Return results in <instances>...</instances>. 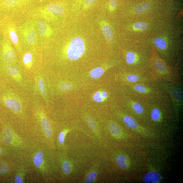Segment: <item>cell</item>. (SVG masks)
Masks as SVG:
<instances>
[{"label": "cell", "mask_w": 183, "mask_h": 183, "mask_svg": "<svg viewBox=\"0 0 183 183\" xmlns=\"http://www.w3.org/2000/svg\"><path fill=\"white\" fill-rule=\"evenodd\" d=\"M85 50L84 42L80 36L76 37L70 42L67 49L68 58L71 61L78 60Z\"/></svg>", "instance_id": "1"}, {"label": "cell", "mask_w": 183, "mask_h": 183, "mask_svg": "<svg viewBox=\"0 0 183 183\" xmlns=\"http://www.w3.org/2000/svg\"><path fill=\"white\" fill-rule=\"evenodd\" d=\"M65 7L62 3H54L50 4L40 10L41 14L44 17L47 15L55 17L62 16L65 13Z\"/></svg>", "instance_id": "2"}, {"label": "cell", "mask_w": 183, "mask_h": 183, "mask_svg": "<svg viewBox=\"0 0 183 183\" xmlns=\"http://www.w3.org/2000/svg\"><path fill=\"white\" fill-rule=\"evenodd\" d=\"M3 100L7 107L13 112L19 113L22 110V105L19 100L16 97L13 96H6L4 97Z\"/></svg>", "instance_id": "3"}, {"label": "cell", "mask_w": 183, "mask_h": 183, "mask_svg": "<svg viewBox=\"0 0 183 183\" xmlns=\"http://www.w3.org/2000/svg\"><path fill=\"white\" fill-rule=\"evenodd\" d=\"M3 57L4 61L7 63L14 62L16 56L14 50L9 43H6L3 47Z\"/></svg>", "instance_id": "4"}, {"label": "cell", "mask_w": 183, "mask_h": 183, "mask_svg": "<svg viewBox=\"0 0 183 183\" xmlns=\"http://www.w3.org/2000/svg\"><path fill=\"white\" fill-rule=\"evenodd\" d=\"M40 116L42 128L45 134L48 137H51L53 135L52 130L49 121L43 113H40Z\"/></svg>", "instance_id": "5"}, {"label": "cell", "mask_w": 183, "mask_h": 183, "mask_svg": "<svg viewBox=\"0 0 183 183\" xmlns=\"http://www.w3.org/2000/svg\"><path fill=\"white\" fill-rule=\"evenodd\" d=\"M24 36L28 44L30 45L35 44L37 40V35L35 29L30 27L24 33Z\"/></svg>", "instance_id": "6"}, {"label": "cell", "mask_w": 183, "mask_h": 183, "mask_svg": "<svg viewBox=\"0 0 183 183\" xmlns=\"http://www.w3.org/2000/svg\"><path fill=\"white\" fill-rule=\"evenodd\" d=\"M6 70L8 73L17 82L20 83L22 81V77L19 70L16 67L8 65L6 66Z\"/></svg>", "instance_id": "7"}, {"label": "cell", "mask_w": 183, "mask_h": 183, "mask_svg": "<svg viewBox=\"0 0 183 183\" xmlns=\"http://www.w3.org/2000/svg\"><path fill=\"white\" fill-rule=\"evenodd\" d=\"M162 177L156 172H149L144 175L143 179L144 182L148 183H157L161 180Z\"/></svg>", "instance_id": "8"}, {"label": "cell", "mask_w": 183, "mask_h": 183, "mask_svg": "<svg viewBox=\"0 0 183 183\" xmlns=\"http://www.w3.org/2000/svg\"><path fill=\"white\" fill-rule=\"evenodd\" d=\"M38 29L40 35L43 37H50L52 33V30L48 24L43 21H41L38 23Z\"/></svg>", "instance_id": "9"}, {"label": "cell", "mask_w": 183, "mask_h": 183, "mask_svg": "<svg viewBox=\"0 0 183 183\" xmlns=\"http://www.w3.org/2000/svg\"><path fill=\"white\" fill-rule=\"evenodd\" d=\"M8 32L10 39L13 42V43L16 46V47L18 48L19 46V38L15 27L12 26L8 28Z\"/></svg>", "instance_id": "10"}, {"label": "cell", "mask_w": 183, "mask_h": 183, "mask_svg": "<svg viewBox=\"0 0 183 183\" xmlns=\"http://www.w3.org/2000/svg\"><path fill=\"white\" fill-rule=\"evenodd\" d=\"M109 128L110 132L114 137L119 138L121 135V130L116 123L115 122L110 123L109 124Z\"/></svg>", "instance_id": "11"}, {"label": "cell", "mask_w": 183, "mask_h": 183, "mask_svg": "<svg viewBox=\"0 0 183 183\" xmlns=\"http://www.w3.org/2000/svg\"><path fill=\"white\" fill-rule=\"evenodd\" d=\"M102 30L105 39L108 41L113 39V33L111 28L108 24H105L102 28Z\"/></svg>", "instance_id": "12"}, {"label": "cell", "mask_w": 183, "mask_h": 183, "mask_svg": "<svg viewBox=\"0 0 183 183\" xmlns=\"http://www.w3.org/2000/svg\"><path fill=\"white\" fill-rule=\"evenodd\" d=\"M116 163L122 169H126L128 166V161L127 157L124 155H120L116 157Z\"/></svg>", "instance_id": "13"}, {"label": "cell", "mask_w": 183, "mask_h": 183, "mask_svg": "<svg viewBox=\"0 0 183 183\" xmlns=\"http://www.w3.org/2000/svg\"><path fill=\"white\" fill-rule=\"evenodd\" d=\"M150 7V5L149 3L147 2L144 3L136 6L134 8V11L136 13L143 14L149 9Z\"/></svg>", "instance_id": "14"}, {"label": "cell", "mask_w": 183, "mask_h": 183, "mask_svg": "<svg viewBox=\"0 0 183 183\" xmlns=\"http://www.w3.org/2000/svg\"><path fill=\"white\" fill-rule=\"evenodd\" d=\"M33 55L32 53L28 52L24 55L23 61L24 64L27 69L31 68L33 65Z\"/></svg>", "instance_id": "15"}, {"label": "cell", "mask_w": 183, "mask_h": 183, "mask_svg": "<svg viewBox=\"0 0 183 183\" xmlns=\"http://www.w3.org/2000/svg\"><path fill=\"white\" fill-rule=\"evenodd\" d=\"M123 120L125 124L130 128L134 130L137 128V122L131 117L129 116H125L123 118Z\"/></svg>", "instance_id": "16"}, {"label": "cell", "mask_w": 183, "mask_h": 183, "mask_svg": "<svg viewBox=\"0 0 183 183\" xmlns=\"http://www.w3.org/2000/svg\"><path fill=\"white\" fill-rule=\"evenodd\" d=\"M13 136L11 131L9 129H6L3 135V140L4 143H10L13 139Z\"/></svg>", "instance_id": "17"}, {"label": "cell", "mask_w": 183, "mask_h": 183, "mask_svg": "<svg viewBox=\"0 0 183 183\" xmlns=\"http://www.w3.org/2000/svg\"><path fill=\"white\" fill-rule=\"evenodd\" d=\"M43 154L42 152L36 153L34 157L33 161L35 166L40 168L43 163Z\"/></svg>", "instance_id": "18"}, {"label": "cell", "mask_w": 183, "mask_h": 183, "mask_svg": "<svg viewBox=\"0 0 183 183\" xmlns=\"http://www.w3.org/2000/svg\"><path fill=\"white\" fill-rule=\"evenodd\" d=\"M38 86L41 95L44 98L46 97L47 92L45 83L43 79L40 78L38 80Z\"/></svg>", "instance_id": "19"}, {"label": "cell", "mask_w": 183, "mask_h": 183, "mask_svg": "<svg viewBox=\"0 0 183 183\" xmlns=\"http://www.w3.org/2000/svg\"><path fill=\"white\" fill-rule=\"evenodd\" d=\"M104 70L101 67H98L93 69L90 72V75L93 78H99L103 75Z\"/></svg>", "instance_id": "20"}, {"label": "cell", "mask_w": 183, "mask_h": 183, "mask_svg": "<svg viewBox=\"0 0 183 183\" xmlns=\"http://www.w3.org/2000/svg\"><path fill=\"white\" fill-rule=\"evenodd\" d=\"M26 0H5L4 4L8 7H13L18 6Z\"/></svg>", "instance_id": "21"}, {"label": "cell", "mask_w": 183, "mask_h": 183, "mask_svg": "<svg viewBox=\"0 0 183 183\" xmlns=\"http://www.w3.org/2000/svg\"><path fill=\"white\" fill-rule=\"evenodd\" d=\"M154 43L157 47L161 49H165L167 48L166 42L162 38L158 37L156 38L154 40Z\"/></svg>", "instance_id": "22"}, {"label": "cell", "mask_w": 183, "mask_h": 183, "mask_svg": "<svg viewBox=\"0 0 183 183\" xmlns=\"http://www.w3.org/2000/svg\"><path fill=\"white\" fill-rule=\"evenodd\" d=\"M126 59L127 62L129 64H133L136 60V55L132 52H129L126 54Z\"/></svg>", "instance_id": "23"}, {"label": "cell", "mask_w": 183, "mask_h": 183, "mask_svg": "<svg viewBox=\"0 0 183 183\" xmlns=\"http://www.w3.org/2000/svg\"><path fill=\"white\" fill-rule=\"evenodd\" d=\"M151 116L153 121H157L159 120L161 116V112L157 108L153 109L151 113Z\"/></svg>", "instance_id": "24"}, {"label": "cell", "mask_w": 183, "mask_h": 183, "mask_svg": "<svg viewBox=\"0 0 183 183\" xmlns=\"http://www.w3.org/2000/svg\"><path fill=\"white\" fill-rule=\"evenodd\" d=\"M62 169L64 173L66 174H69L71 171V167L69 162L65 160L63 162Z\"/></svg>", "instance_id": "25"}, {"label": "cell", "mask_w": 183, "mask_h": 183, "mask_svg": "<svg viewBox=\"0 0 183 183\" xmlns=\"http://www.w3.org/2000/svg\"><path fill=\"white\" fill-rule=\"evenodd\" d=\"M134 28L137 30L143 31L145 30L148 28V25L143 22H137L134 24Z\"/></svg>", "instance_id": "26"}, {"label": "cell", "mask_w": 183, "mask_h": 183, "mask_svg": "<svg viewBox=\"0 0 183 183\" xmlns=\"http://www.w3.org/2000/svg\"><path fill=\"white\" fill-rule=\"evenodd\" d=\"M97 176V174L95 172H91L89 173L88 175L85 179V182L86 183H90L93 182Z\"/></svg>", "instance_id": "27"}, {"label": "cell", "mask_w": 183, "mask_h": 183, "mask_svg": "<svg viewBox=\"0 0 183 183\" xmlns=\"http://www.w3.org/2000/svg\"><path fill=\"white\" fill-rule=\"evenodd\" d=\"M59 88L63 91H67L71 90L73 86L70 83H62L59 85Z\"/></svg>", "instance_id": "28"}, {"label": "cell", "mask_w": 183, "mask_h": 183, "mask_svg": "<svg viewBox=\"0 0 183 183\" xmlns=\"http://www.w3.org/2000/svg\"><path fill=\"white\" fill-rule=\"evenodd\" d=\"M133 108L135 112L138 114H141L143 112V108L142 105L138 103H134Z\"/></svg>", "instance_id": "29"}, {"label": "cell", "mask_w": 183, "mask_h": 183, "mask_svg": "<svg viewBox=\"0 0 183 183\" xmlns=\"http://www.w3.org/2000/svg\"><path fill=\"white\" fill-rule=\"evenodd\" d=\"M134 89L136 91L142 93H146L148 91L145 87L141 84L136 85L134 87Z\"/></svg>", "instance_id": "30"}, {"label": "cell", "mask_w": 183, "mask_h": 183, "mask_svg": "<svg viewBox=\"0 0 183 183\" xmlns=\"http://www.w3.org/2000/svg\"><path fill=\"white\" fill-rule=\"evenodd\" d=\"M97 0H83V7L84 9H86L95 3Z\"/></svg>", "instance_id": "31"}, {"label": "cell", "mask_w": 183, "mask_h": 183, "mask_svg": "<svg viewBox=\"0 0 183 183\" xmlns=\"http://www.w3.org/2000/svg\"><path fill=\"white\" fill-rule=\"evenodd\" d=\"M86 119L87 122L90 128L93 130H95L96 126L94 121L90 116H87Z\"/></svg>", "instance_id": "32"}, {"label": "cell", "mask_w": 183, "mask_h": 183, "mask_svg": "<svg viewBox=\"0 0 183 183\" xmlns=\"http://www.w3.org/2000/svg\"><path fill=\"white\" fill-rule=\"evenodd\" d=\"M126 79L129 82L135 83L138 81L139 80V78L137 75L131 74L127 76Z\"/></svg>", "instance_id": "33"}, {"label": "cell", "mask_w": 183, "mask_h": 183, "mask_svg": "<svg viewBox=\"0 0 183 183\" xmlns=\"http://www.w3.org/2000/svg\"><path fill=\"white\" fill-rule=\"evenodd\" d=\"M93 99L98 103H100L103 100V97H102L100 93L99 92L96 93L93 96Z\"/></svg>", "instance_id": "34"}, {"label": "cell", "mask_w": 183, "mask_h": 183, "mask_svg": "<svg viewBox=\"0 0 183 183\" xmlns=\"http://www.w3.org/2000/svg\"><path fill=\"white\" fill-rule=\"evenodd\" d=\"M155 65L156 68L159 71L162 72L165 70L164 66L160 61H156L155 62Z\"/></svg>", "instance_id": "35"}, {"label": "cell", "mask_w": 183, "mask_h": 183, "mask_svg": "<svg viewBox=\"0 0 183 183\" xmlns=\"http://www.w3.org/2000/svg\"><path fill=\"white\" fill-rule=\"evenodd\" d=\"M118 0H110L109 4L110 9L113 11L117 7Z\"/></svg>", "instance_id": "36"}, {"label": "cell", "mask_w": 183, "mask_h": 183, "mask_svg": "<svg viewBox=\"0 0 183 183\" xmlns=\"http://www.w3.org/2000/svg\"><path fill=\"white\" fill-rule=\"evenodd\" d=\"M66 135L65 131L62 132L59 134L58 137V141L61 144H63L65 142V137Z\"/></svg>", "instance_id": "37"}, {"label": "cell", "mask_w": 183, "mask_h": 183, "mask_svg": "<svg viewBox=\"0 0 183 183\" xmlns=\"http://www.w3.org/2000/svg\"><path fill=\"white\" fill-rule=\"evenodd\" d=\"M8 170V166L6 164H0V173H4Z\"/></svg>", "instance_id": "38"}, {"label": "cell", "mask_w": 183, "mask_h": 183, "mask_svg": "<svg viewBox=\"0 0 183 183\" xmlns=\"http://www.w3.org/2000/svg\"><path fill=\"white\" fill-rule=\"evenodd\" d=\"M15 182L16 183H23V182L22 177L20 176H16L15 178Z\"/></svg>", "instance_id": "39"}, {"label": "cell", "mask_w": 183, "mask_h": 183, "mask_svg": "<svg viewBox=\"0 0 183 183\" xmlns=\"http://www.w3.org/2000/svg\"><path fill=\"white\" fill-rule=\"evenodd\" d=\"M101 96L103 98H106L108 96V94L107 92H104L102 93Z\"/></svg>", "instance_id": "40"}, {"label": "cell", "mask_w": 183, "mask_h": 183, "mask_svg": "<svg viewBox=\"0 0 183 183\" xmlns=\"http://www.w3.org/2000/svg\"><path fill=\"white\" fill-rule=\"evenodd\" d=\"M83 0H77V3L78 4H82Z\"/></svg>", "instance_id": "41"}, {"label": "cell", "mask_w": 183, "mask_h": 183, "mask_svg": "<svg viewBox=\"0 0 183 183\" xmlns=\"http://www.w3.org/2000/svg\"><path fill=\"white\" fill-rule=\"evenodd\" d=\"M2 153V152L1 151H0V154H1Z\"/></svg>", "instance_id": "42"}]
</instances>
